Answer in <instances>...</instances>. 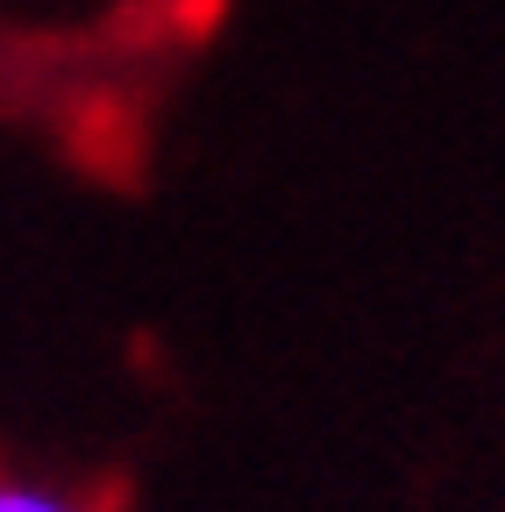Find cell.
I'll return each instance as SVG.
<instances>
[{
  "mask_svg": "<svg viewBox=\"0 0 505 512\" xmlns=\"http://www.w3.org/2000/svg\"><path fill=\"white\" fill-rule=\"evenodd\" d=\"M0 512H93V505L65 484H43V477H22L0 463Z\"/></svg>",
  "mask_w": 505,
  "mask_h": 512,
  "instance_id": "obj_1",
  "label": "cell"
}]
</instances>
